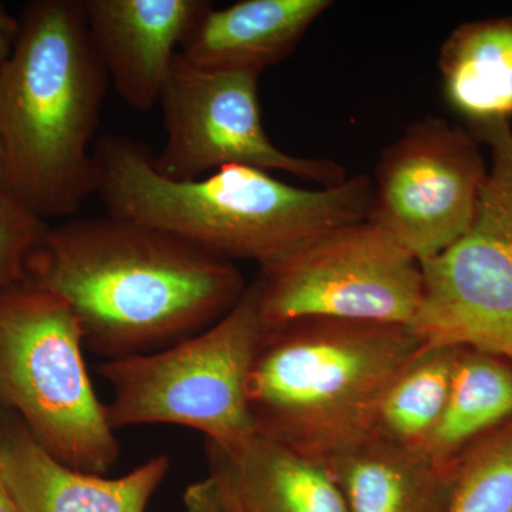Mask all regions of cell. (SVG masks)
<instances>
[{"label":"cell","mask_w":512,"mask_h":512,"mask_svg":"<svg viewBox=\"0 0 512 512\" xmlns=\"http://www.w3.org/2000/svg\"><path fill=\"white\" fill-rule=\"evenodd\" d=\"M25 281L60 296L82 328L84 348L109 360L201 332L247 289L232 262L109 214L49 225Z\"/></svg>","instance_id":"1"},{"label":"cell","mask_w":512,"mask_h":512,"mask_svg":"<svg viewBox=\"0 0 512 512\" xmlns=\"http://www.w3.org/2000/svg\"><path fill=\"white\" fill-rule=\"evenodd\" d=\"M94 194L107 214L160 229L232 262L261 268L333 229L366 221L373 200L367 175L306 190L247 165L177 181L156 170L146 144L123 136L94 143Z\"/></svg>","instance_id":"2"},{"label":"cell","mask_w":512,"mask_h":512,"mask_svg":"<svg viewBox=\"0 0 512 512\" xmlns=\"http://www.w3.org/2000/svg\"><path fill=\"white\" fill-rule=\"evenodd\" d=\"M0 72L8 190L43 221L72 217L96 190L93 140L109 77L83 0H33Z\"/></svg>","instance_id":"3"},{"label":"cell","mask_w":512,"mask_h":512,"mask_svg":"<svg viewBox=\"0 0 512 512\" xmlns=\"http://www.w3.org/2000/svg\"><path fill=\"white\" fill-rule=\"evenodd\" d=\"M423 346L412 326L301 318L265 328L248 379L256 434L323 461L372 434L392 377Z\"/></svg>","instance_id":"4"},{"label":"cell","mask_w":512,"mask_h":512,"mask_svg":"<svg viewBox=\"0 0 512 512\" xmlns=\"http://www.w3.org/2000/svg\"><path fill=\"white\" fill-rule=\"evenodd\" d=\"M83 349L82 328L60 296L26 281L0 292V403L60 463L104 476L119 443Z\"/></svg>","instance_id":"5"},{"label":"cell","mask_w":512,"mask_h":512,"mask_svg":"<svg viewBox=\"0 0 512 512\" xmlns=\"http://www.w3.org/2000/svg\"><path fill=\"white\" fill-rule=\"evenodd\" d=\"M265 332L258 279L222 318L170 348L110 359L99 373L113 399L106 404L114 431L141 424H177L218 446L255 433L248 379Z\"/></svg>","instance_id":"6"},{"label":"cell","mask_w":512,"mask_h":512,"mask_svg":"<svg viewBox=\"0 0 512 512\" xmlns=\"http://www.w3.org/2000/svg\"><path fill=\"white\" fill-rule=\"evenodd\" d=\"M470 133L493 164L473 225L420 264L423 298L412 329L423 345L480 350L512 365V127L491 121Z\"/></svg>","instance_id":"7"},{"label":"cell","mask_w":512,"mask_h":512,"mask_svg":"<svg viewBox=\"0 0 512 512\" xmlns=\"http://www.w3.org/2000/svg\"><path fill=\"white\" fill-rule=\"evenodd\" d=\"M258 284L265 328L301 318L412 326L423 298L420 262L367 220L264 266Z\"/></svg>","instance_id":"8"},{"label":"cell","mask_w":512,"mask_h":512,"mask_svg":"<svg viewBox=\"0 0 512 512\" xmlns=\"http://www.w3.org/2000/svg\"><path fill=\"white\" fill-rule=\"evenodd\" d=\"M259 74L218 72L175 57L161 94L165 141L156 170L190 181L227 165L281 171L320 187L345 183V168L330 160L296 157L266 134L258 99Z\"/></svg>","instance_id":"9"},{"label":"cell","mask_w":512,"mask_h":512,"mask_svg":"<svg viewBox=\"0 0 512 512\" xmlns=\"http://www.w3.org/2000/svg\"><path fill=\"white\" fill-rule=\"evenodd\" d=\"M487 177L470 131L436 117L417 121L383 151L367 221L421 264L470 229Z\"/></svg>","instance_id":"10"},{"label":"cell","mask_w":512,"mask_h":512,"mask_svg":"<svg viewBox=\"0 0 512 512\" xmlns=\"http://www.w3.org/2000/svg\"><path fill=\"white\" fill-rule=\"evenodd\" d=\"M109 82L133 110L160 104L175 57L211 8L205 0H83Z\"/></svg>","instance_id":"11"},{"label":"cell","mask_w":512,"mask_h":512,"mask_svg":"<svg viewBox=\"0 0 512 512\" xmlns=\"http://www.w3.org/2000/svg\"><path fill=\"white\" fill-rule=\"evenodd\" d=\"M168 468L157 456L119 478L83 473L47 453L16 414L0 419V473L18 512H146Z\"/></svg>","instance_id":"12"},{"label":"cell","mask_w":512,"mask_h":512,"mask_svg":"<svg viewBox=\"0 0 512 512\" xmlns=\"http://www.w3.org/2000/svg\"><path fill=\"white\" fill-rule=\"evenodd\" d=\"M207 456L225 512H348L325 464L261 434Z\"/></svg>","instance_id":"13"},{"label":"cell","mask_w":512,"mask_h":512,"mask_svg":"<svg viewBox=\"0 0 512 512\" xmlns=\"http://www.w3.org/2000/svg\"><path fill=\"white\" fill-rule=\"evenodd\" d=\"M330 6L328 0H241L225 9L211 6L180 55L200 69L261 76L291 55Z\"/></svg>","instance_id":"14"},{"label":"cell","mask_w":512,"mask_h":512,"mask_svg":"<svg viewBox=\"0 0 512 512\" xmlns=\"http://www.w3.org/2000/svg\"><path fill=\"white\" fill-rule=\"evenodd\" d=\"M348 512H447L457 467L370 434L323 461Z\"/></svg>","instance_id":"15"},{"label":"cell","mask_w":512,"mask_h":512,"mask_svg":"<svg viewBox=\"0 0 512 512\" xmlns=\"http://www.w3.org/2000/svg\"><path fill=\"white\" fill-rule=\"evenodd\" d=\"M439 67L448 104L468 127L512 117V16L454 30Z\"/></svg>","instance_id":"16"},{"label":"cell","mask_w":512,"mask_h":512,"mask_svg":"<svg viewBox=\"0 0 512 512\" xmlns=\"http://www.w3.org/2000/svg\"><path fill=\"white\" fill-rule=\"evenodd\" d=\"M511 419V363L460 349L446 409L424 451L437 463L456 467L468 447Z\"/></svg>","instance_id":"17"},{"label":"cell","mask_w":512,"mask_h":512,"mask_svg":"<svg viewBox=\"0 0 512 512\" xmlns=\"http://www.w3.org/2000/svg\"><path fill=\"white\" fill-rule=\"evenodd\" d=\"M460 348L426 346L392 377L376 406L372 434L426 450L439 426Z\"/></svg>","instance_id":"18"},{"label":"cell","mask_w":512,"mask_h":512,"mask_svg":"<svg viewBox=\"0 0 512 512\" xmlns=\"http://www.w3.org/2000/svg\"><path fill=\"white\" fill-rule=\"evenodd\" d=\"M447 512H512V419L464 451Z\"/></svg>","instance_id":"19"},{"label":"cell","mask_w":512,"mask_h":512,"mask_svg":"<svg viewBox=\"0 0 512 512\" xmlns=\"http://www.w3.org/2000/svg\"><path fill=\"white\" fill-rule=\"evenodd\" d=\"M49 224L16 201H0V292L26 278V265Z\"/></svg>","instance_id":"20"},{"label":"cell","mask_w":512,"mask_h":512,"mask_svg":"<svg viewBox=\"0 0 512 512\" xmlns=\"http://www.w3.org/2000/svg\"><path fill=\"white\" fill-rule=\"evenodd\" d=\"M184 508L185 512H225L210 477L188 487L184 494Z\"/></svg>","instance_id":"21"},{"label":"cell","mask_w":512,"mask_h":512,"mask_svg":"<svg viewBox=\"0 0 512 512\" xmlns=\"http://www.w3.org/2000/svg\"><path fill=\"white\" fill-rule=\"evenodd\" d=\"M19 33V18L9 15L8 10L0 3V72L15 52Z\"/></svg>","instance_id":"22"},{"label":"cell","mask_w":512,"mask_h":512,"mask_svg":"<svg viewBox=\"0 0 512 512\" xmlns=\"http://www.w3.org/2000/svg\"><path fill=\"white\" fill-rule=\"evenodd\" d=\"M0 512H18L5 478L0 473Z\"/></svg>","instance_id":"23"},{"label":"cell","mask_w":512,"mask_h":512,"mask_svg":"<svg viewBox=\"0 0 512 512\" xmlns=\"http://www.w3.org/2000/svg\"><path fill=\"white\" fill-rule=\"evenodd\" d=\"M8 170H6L5 148L0 140V201L8 197Z\"/></svg>","instance_id":"24"}]
</instances>
